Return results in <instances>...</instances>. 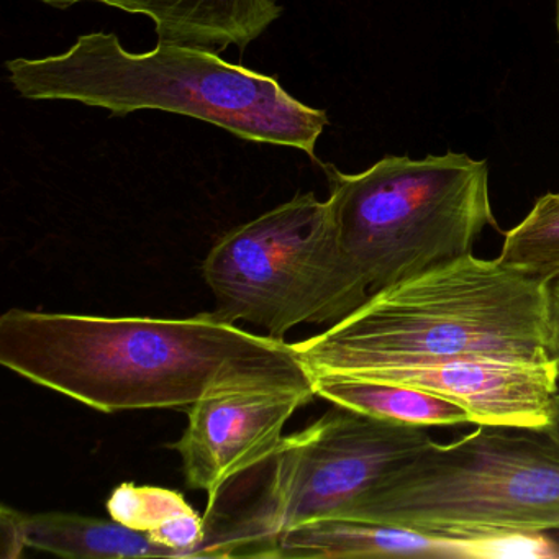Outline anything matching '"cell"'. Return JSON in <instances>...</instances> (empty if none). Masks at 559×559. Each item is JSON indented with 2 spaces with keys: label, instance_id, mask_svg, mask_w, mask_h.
<instances>
[{
  "label": "cell",
  "instance_id": "1",
  "mask_svg": "<svg viewBox=\"0 0 559 559\" xmlns=\"http://www.w3.org/2000/svg\"><path fill=\"white\" fill-rule=\"evenodd\" d=\"M0 365L106 414L189 408L247 389L317 395L294 343L211 313L152 319L11 309L0 317Z\"/></svg>",
  "mask_w": 559,
  "mask_h": 559
},
{
  "label": "cell",
  "instance_id": "2",
  "mask_svg": "<svg viewBox=\"0 0 559 559\" xmlns=\"http://www.w3.org/2000/svg\"><path fill=\"white\" fill-rule=\"evenodd\" d=\"M548 287L500 258L471 253L374 294L294 346L312 376L461 356L546 361Z\"/></svg>",
  "mask_w": 559,
  "mask_h": 559
},
{
  "label": "cell",
  "instance_id": "3",
  "mask_svg": "<svg viewBox=\"0 0 559 559\" xmlns=\"http://www.w3.org/2000/svg\"><path fill=\"white\" fill-rule=\"evenodd\" d=\"M5 68L24 99L70 100L119 117L165 110L248 142L300 150L312 162L329 123L325 110L299 103L276 78L188 45L159 41L148 53H130L117 35L94 32L64 53L15 58Z\"/></svg>",
  "mask_w": 559,
  "mask_h": 559
},
{
  "label": "cell",
  "instance_id": "4",
  "mask_svg": "<svg viewBox=\"0 0 559 559\" xmlns=\"http://www.w3.org/2000/svg\"><path fill=\"white\" fill-rule=\"evenodd\" d=\"M431 441L353 513L438 538L499 542L559 530V443L542 431L477 425Z\"/></svg>",
  "mask_w": 559,
  "mask_h": 559
},
{
  "label": "cell",
  "instance_id": "5",
  "mask_svg": "<svg viewBox=\"0 0 559 559\" xmlns=\"http://www.w3.org/2000/svg\"><path fill=\"white\" fill-rule=\"evenodd\" d=\"M323 169L340 250L368 299L473 253L484 228L499 230L484 159L450 152L385 156L358 175Z\"/></svg>",
  "mask_w": 559,
  "mask_h": 559
},
{
  "label": "cell",
  "instance_id": "6",
  "mask_svg": "<svg viewBox=\"0 0 559 559\" xmlns=\"http://www.w3.org/2000/svg\"><path fill=\"white\" fill-rule=\"evenodd\" d=\"M433 438L427 428L340 407L283 437L257 466L266 476L248 507L205 513L215 558H274L277 536L320 520H349L389 474Z\"/></svg>",
  "mask_w": 559,
  "mask_h": 559
},
{
  "label": "cell",
  "instance_id": "7",
  "mask_svg": "<svg viewBox=\"0 0 559 559\" xmlns=\"http://www.w3.org/2000/svg\"><path fill=\"white\" fill-rule=\"evenodd\" d=\"M215 297L212 319L284 335L302 323L352 316L362 294L336 240L329 199L299 194L225 234L202 263Z\"/></svg>",
  "mask_w": 559,
  "mask_h": 559
},
{
  "label": "cell",
  "instance_id": "8",
  "mask_svg": "<svg viewBox=\"0 0 559 559\" xmlns=\"http://www.w3.org/2000/svg\"><path fill=\"white\" fill-rule=\"evenodd\" d=\"M316 395L299 391L222 392L188 408L189 421L173 444L181 454L191 489L207 492L209 503L237 477L260 466L283 440L287 421Z\"/></svg>",
  "mask_w": 559,
  "mask_h": 559
},
{
  "label": "cell",
  "instance_id": "9",
  "mask_svg": "<svg viewBox=\"0 0 559 559\" xmlns=\"http://www.w3.org/2000/svg\"><path fill=\"white\" fill-rule=\"evenodd\" d=\"M355 378L394 382L440 395L463 407L471 424L545 431L559 391L555 362L461 356L420 365L385 366Z\"/></svg>",
  "mask_w": 559,
  "mask_h": 559
},
{
  "label": "cell",
  "instance_id": "10",
  "mask_svg": "<svg viewBox=\"0 0 559 559\" xmlns=\"http://www.w3.org/2000/svg\"><path fill=\"white\" fill-rule=\"evenodd\" d=\"M545 538H438L414 530L355 520H320L277 536L276 559L335 558H503L548 556Z\"/></svg>",
  "mask_w": 559,
  "mask_h": 559
},
{
  "label": "cell",
  "instance_id": "11",
  "mask_svg": "<svg viewBox=\"0 0 559 559\" xmlns=\"http://www.w3.org/2000/svg\"><path fill=\"white\" fill-rule=\"evenodd\" d=\"M55 9L99 2L155 24L158 41L204 50L243 51L283 14L276 0H38Z\"/></svg>",
  "mask_w": 559,
  "mask_h": 559
},
{
  "label": "cell",
  "instance_id": "12",
  "mask_svg": "<svg viewBox=\"0 0 559 559\" xmlns=\"http://www.w3.org/2000/svg\"><path fill=\"white\" fill-rule=\"evenodd\" d=\"M28 548L71 559L175 558L148 533L76 513L27 515Z\"/></svg>",
  "mask_w": 559,
  "mask_h": 559
},
{
  "label": "cell",
  "instance_id": "13",
  "mask_svg": "<svg viewBox=\"0 0 559 559\" xmlns=\"http://www.w3.org/2000/svg\"><path fill=\"white\" fill-rule=\"evenodd\" d=\"M313 382L319 397L381 420L425 428L471 424L460 405L408 385L343 374L313 376Z\"/></svg>",
  "mask_w": 559,
  "mask_h": 559
},
{
  "label": "cell",
  "instance_id": "14",
  "mask_svg": "<svg viewBox=\"0 0 559 559\" xmlns=\"http://www.w3.org/2000/svg\"><path fill=\"white\" fill-rule=\"evenodd\" d=\"M110 516L148 533L175 558H209L207 522L178 490L120 484L107 500Z\"/></svg>",
  "mask_w": 559,
  "mask_h": 559
},
{
  "label": "cell",
  "instance_id": "15",
  "mask_svg": "<svg viewBox=\"0 0 559 559\" xmlns=\"http://www.w3.org/2000/svg\"><path fill=\"white\" fill-rule=\"evenodd\" d=\"M500 260L528 276L559 280V192L542 195L503 238Z\"/></svg>",
  "mask_w": 559,
  "mask_h": 559
},
{
  "label": "cell",
  "instance_id": "16",
  "mask_svg": "<svg viewBox=\"0 0 559 559\" xmlns=\"http://www.w3.org/2000/svg\"><path fill=\"white\" fill-rule=\"evenodd\" d=\"M27 548V513L4 503L0 507V558H21Z\"/></svg>",
  "mask_w": 559,
  "mask_h": 559
},
{
  "label": "cell",
  "instance_id": "17",
  "mask_svg": "<svg viewBox=\"0 0 559 559\" xmlns=\"http://www.w3.org/2000/svg\"><path fill=\"white\" fill-rule=\"evenodd\" d=\"M546 352L555 362L559 376V280L549 283L548 287V342Z\"/></svg>",
  "mask_w": 559,
  "mask_h": 559
},
{
  "label": "cell",
  "instance_id": "18",
  "mask_svg": "<svg viewBox=\"0 0 559 559\" xmlns=\"http://www.w3.org/2000/svg\"><path fill=\"white\" fill-rule=\"evenodd\" d=\"M545 433L548 437H551L552 440L558 441L559 443V391L558 394L552 399L551 405V421H549L548 428H546Z\"/></svg>",
  "mask_w": 559,
  "mask_h": 559
},
{
  "label": "cell",
  "instance_id": "19",
  "mask_svg": "<svg viewBox=\"0 0 559 559\" xmlns=\"http://www.w3.org/2000/svg\"><path fill=\"white\" fill-rule=\"evenodd\" d=\"M556 27H558V37H559V0H558V9H556Z\"/></svg>",
  "mask_w": 559,
  "mask_h": 559
}]
</instances>
